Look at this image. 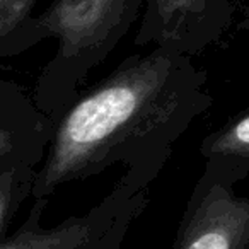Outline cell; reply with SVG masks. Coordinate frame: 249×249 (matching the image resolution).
<instances>
[{"label":"cell","instance_id":"9","mask_svg":"<svg viewBox=\"0 0 249 249\" xmlns=\"http://www.w3.org/2000/svg\"><path fill=\"white\" fill-rule=\"evenodd\" d=\"M38 2L39 0H0V45L7 43L9 52L22 50V35Z\"/></svg>","mask_w":249,"mask_h":249},{"label":"cell","instance_id":"8","mask_svg":"<svg viewBox=\"0 0 249 249\" xmlns=\"http://www.w3.org/2000/svg\"><path fill=\"white\" fill-rule=\"evenodd\" d=\"M38 169L26 164L0 166V242L21 205L31 196Z\"/></svg>","mask_w":249,"mask_h":249},{"label":"cell","instance_id":"7","mask_svg":"<svg viewBox=\"0 0 249 249\" xmlns=\"http://www.w3.org/2000/svg\"><path fill=\"white\" fill-rule=\"evenodd\" d=\"M205 167L235 186L249 176V107L231 118L200 145Z\"/></svg>","mask_w":249,"mask_h":249},{"label":"cell","instance_id":"1","mask_svg":"<svg viewBox=\"0 0 249 249\" xmlns=\"http://www.w3.org/2000/svg\"><path fill=\"white\" fill-rule=\"evenodd\" d=\"M207 82L205 70L171 50L124 58L58 118L31 196L48 200L62 184L118 164L156 181L174 143L210 109Z\"/></svg>","mask_w":249,"mask_h":249},{"label":"cell","instance_id":"6","mask_svg":"<svg viewBox=\"0 0 249 249\" xmlns=\"http://www.w3.org/2000/svg\"><path fill=\"white\" fill-rule=\"evenodd\" d=\"M53 130L55 123L18 86L0 80V166L38 167Z\"/></svg>","mask_w":249,"mask_h":249},{"label":"cell","instance_id":"2","mask_svg":"<svg viewBox=\"0 0 249 249\" xmlns=\"http://www.w3.org/2000/svg\"><path fill=\"white\" fill-rule=\"evenodd\" d=\"M145 0H55L31 18L22 48L45 38L58 39V50L39 77L35 104L53 123L77 97L84 77L104 62L140 18Z\"/></svg>","mask_w":249,"mask_h":249},{"label":"cell","instance_id":"4","mask_svg":"<svg viewBox=\"0 0 249 249\" xmlns=\"http://www.w3.org/2000/svg\"><path fill=\"white\" fill-rule=\"evenodd\" d=\"M234 14V0H145L133 43L191 58L224 38Z\"/></svg>","mask_w":249,"mask_h":249},{"label":"cell","instance_id":"3","mask_svg":"<svg viewBox=\"0 0 249 249\" xmlns=\"http://www.w3.org/2000/svg\"><path fill=\"white\" fill-rule=\"evenodd\" d=\"M173 249H249V196L212 169L193 186Z\"/></svg>","mask_w":249,"mask_h":249},{"label":"cell","instance_id":"10","mask_svg":"<svg viewBox=\"0 0 249 249\" xmlns=\"http://www.w3.org/2000/svg\"><path fill=\"white\" fill-rule=\"evenodd\" d=\"M147 203H149V191H143V193H140L128 207L118 215L116 220L113 222V225H111L106 234L99 239L97 249H123L124 235L128 232L132 222L135 220L139 215H142V212L145 210Z\"/></svg>","mask_w":249,"mask_h":249},{"label":"cell","instance_id":"11","mask_svg":"<svg viewBox=\"0 0 249 249\" xmlns=\"http://www.w3.org/2000/svg\"><path fill=\"white\" fill-rule=\"evenodd\" d=\"M237 28L249 33V7H246L244 11H242V18H241V21L237 22Z\"/></svg>","mask_w":249,"mask_h":249},{"label":"cell","instance_id":"5","mask_svg":"<svg viewBox=\"0 0 249 249\" xmlns=\"http://www.w3.org/2000/svg\"><path fill=\"white\" fill-rule=\"evenodd\" d=\"M149 188L150 181L147 178L124 169L101 203L86 215L69 217L52 229L41 227V215L48 200H35L24 224L0 242V249H80L90 237L106 234L118 215Z\"/></svg>","mask_w":249,"mask_h":249}]
</instances>
